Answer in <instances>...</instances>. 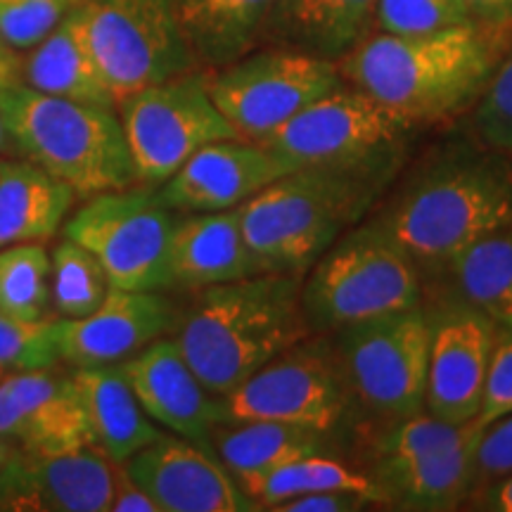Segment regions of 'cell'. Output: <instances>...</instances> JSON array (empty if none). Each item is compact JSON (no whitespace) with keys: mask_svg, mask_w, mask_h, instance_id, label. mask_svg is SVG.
Masks as SVG:
<instances>
[{"mask_svg":"<svg viewBox=\"0 0 512 512\" xmlns=\"http://www.w3.org/2000/svg\"><path fill=\"white\" fill-rule=\"evenodd\" d=\"M176 221L178 211L159 200L157 185L143 183L86 197L64 223V238L98 256L112 287L164 292Z\"/></svg>","mask_w":512,"mask_h":512,"instance_id":"8","label":"cell"},{"mask_svg":"<svg viewBox=\"0 0 512 512\" xmlns=\"http://www.w3.org/2000/svg\"><path fill=\"white\" fill-rule=\"evenodd\" d=\"M420 304L418 268L375 219L339 235L302 280V309L311 332H335Z\"/></svg>","mask_w":512,"mask_h":512,"instance_id":"6","label":"cell"},{"mask_svg":"<svg viewBox=\"0 0 512 512\" xmlns=\"http://www.w3.org/2000/svg\"><path fill=\"white\" fill-rule=\"evenodd\" d=\"M472 124L482 145L512 159V43L479 95Z\"/></svg>","mask_w":512,"mask_h":512,"instance_id":"36","label":"cell"},{"mask_svg":"<svg viewBox=\"0 0 512 512\" xmlns=\"http://www.w3.org/2000/svg\"><path fill=\"white\" fill-rule=\"evenodd\" d=\"M472 508L489 512H512V472L491 482H484L482 491H472Z\"/></svg>","mask_w":512,"mask_h":512,"instance_id":"42","label":"cell"},{"mask_svg":"<svg viewBox=\"0 0 512 512\" xmlns=\"http://www.w3.org/2000/svg\"><path fill=\"white\" fill-rule=\"evenodd\" d=\"M477 484L512 472V413L486 425L475 453Z\"/></svg>","mask_w":512,"mask_h":512,"instance_id":"39","label":"cell"},{"mask_svg":"<svg viewBox=\"0 0 512 512\" xmlns=\"http://www.w3.org/2000/svg\"><path fill=\"white\" fill-rule=\"evenodd\" d=\"M176 306L162 292L110 287L91 316L57 318L60 361L72 368L119 366L176 328Z\"/></svg>","mask_w":512,"mask_h":512,"instance_id":"18","label":"cell"},{"mask_svg":"<svg viewBox=\"0 0 512 512\" xmlns=\"http://www.w3.org/2000/svg\"><path fill=\"white\" fill-rule=\"evenodd\" d=\"M27 53V60L17 67V81L55 98L117 107V100L88 46L86 29H83L76 5H72L62 22Z\"/></svg>","mask_w":512,"mask_h":512,"instance_id":"24","label":"cell"},{"mask_svg":"<svg viewBox=\"0 0 512 512\" xmlns=\"http://www.w3.org/2000/svg\"><path fill=\"white\" fill-rule=\"evenodd\" d=\"M110 512H162L147 491L126 472L124 463H114Z\"/></svg>","mask_w":512,"mask_h":512,"instance_id":"41","label":"cell"},{"mask_svg":"<svg viewBox=\"0 0 512 512\" xmlns=\"http://www.w3.org/2000/svg\"><path fill=\"white\" fill-rule=\"evenodd\" d=\"M209 446L238 482L290 460L332 451L330 434L273 420L221 422L211 430Z\"/></svg>","mask_w":512,"mask_h":512,"instance_id":"28","label":"cell"},{"mask_svg":"<svg viewBox=\"0 0 512 512\" xmlns=\"http://www.w3.org/2000/svg\"><path fill=\"white\" fill-rule=\"evenodd\" d=\"M0 117L10 143L79 197L138 183L117 107L88 105L0 83Z\"/></svg>","mask_w":512,"mask_h":512,"instance_id":"5","label":"cell"},{"mask_svg":"<svg viewBox=\"0 0 512 512\" xmlns=\"http://www.w3.org/2000/svg\"><path fill=\"white\" fill-rule=\"evenodd\" d=\"M72 377L86 411L93 446L112 463H126L140 448L162 437L159 425L143 411L119 366L74 368Z\"/></svg>","mask_w":512,"mask_h":512,"instance_id":"25","label":"cell"},{"mask_svg":"<svg viewBox=\"0 0 512 512\" xmlns=\"http://www.w3.org/2000/svg\"><path fill=\"white\" fill-rule=\"evenodd\" d=\"M50 254L41 242L0 247V311L24 320L50 316Z\"/></svg>","mask_w":512,"mask_h":512,"instance_id":"32","label":"cell"},{"mask_svg":"<svg viewBox=\"0 0 512 512\" xmlns=\"http://www.w3.org/2000/svg\"><path fill=\"white\" fill-rule=\"evenodd\" d=\"M83 29L114 100L200 69L174 0H79Z\"/></svg>","mask_w":512,"mask_h":512,"instance_id":"10","label":"cell"},{"mask_svg":"<svg viewBox=\"0 0 512 512\" xmlns=\"http://www.w3.org/2000/svg\"><path fill=\"white\" fill-rule=\"evenodd\" d=\"M117 110L138 183L162 185L204 145L238 138L200 69L126 95Z\"/></svg>","mask_w":512,"mask_h":512,"instance_id":"11","label":"cell"},{"mask_svg":"<svg viewBox=\"0 0 512 512\" xmlns=\"http://www.w3.org/2000/svg\"><path fill=\"white\" fill-rule=\"evenodd\" d=\"M508 413H512V328H498L489 373H486L482 408L475 420L486 427Z\"/></svg>","mask_w":512,"mask_h":512,"instance_id":"38","label":"cell"},{"mask_svg":"<svg viewBox=\"0 0 512 512\" xmlns=\"http://www.w3.org/2000/svg\"><path fill=\"white\" fill-rule=\"evenodd\" d=\"M472 22L512 29V0H463Z\"/></svg>","mask_w":512,"mask_h":512,"instance_id":"43","label":"cell"},{"mask_svg":"<svg viewBox=\"0 0 512 512\" xmlns=\"http://www.w3.org/2000/svg\"><path fill=\"white\" fill-rule=\"evenodd\" d=\"M76 197L67 183L29 159H0V247L50 240Z\"/></svg>","mask_w":512,"mask_h":512,"instance_id":"26","label":"cell"},{"mask_svg":"<svg viewBox=\"0 0 512 512\" xmlns=\"http://www.w3.org/2000/svg\"><path fill=\"white\" fill-rule=\"evenodd\" d=\"M275 0H174L181 31L200 67L221 69L261 43Z\"/></svg>","mask_w":512,"mask_h":512,"instance_id":"27","label":"cell"},{"mask_svg":"<svg viewBox=\"0 0 512 512\" xmlns=\"http://www.w3.org/2000/svg\"><path fill=\"white\" fill-rule=\"evenodd\" d=\"M12 448H15V444H12V441L0 437V467H3L5 460H8V456L12 453Z\"/></svg>","mask_w":512,"mask_h":512,"instance_id":"45","label":"cell"},{"mask_svg":"<svg viewBox=\"0 0 512 512\" xmlns=\"http://www.w3.org/2000/svg\"><path fill=\"white\" fill-rule=\"evenodd\" d=\"M297 166L254 140H216L197 150L174 176L157 185L159 200L178 214L226 211L245 204Z\"/></svg>","mask_w":512,"mask_h":512,"instance_id":"17","label":"cell"},{"mask_svg":"<svg viewBox=\"0 0 512 512\" xmlns=\"http://www.w3.org/2000/svg\"><path fill=\"white\" fill-rule=\"evenodd\" d=\"M330 347L351 406L387 425L425 411L430 313L422 304L344 325Z\"/></svg>","mask_w":512,"mask_h":512,"instance_id":"7","label":"cell"},{"mask_svg":"<svg viewBox=\"0 0 512 512\" xmlns=\"http://www.w3.org/2000/svg\"><path fill=\"white\" fill-rule=\"evenodd\" d=\"M64 3H67V5H76V3H79V0H64Z\"/></svg>","mask_w":512,"mask_h":512,"instance_id":"47","label":"cell"},{"mask_svg":"<svg viewBox=\"0 0 512 512\" xmlns=\"http://www.w3.org/2000/svg\"><path fill=\"white\" fill-rule=\"evenodd\" d=\"M444 275L451 278L458 299L489 316L498 328H512V223L472 242Z\"/></svg>","mask_w":512,"mask_h":512,"instance_id":"29","label":"cell"},{"mask_svg":"<svg viewBox=\"0 0 512 512\" xmlns=\"http://www.w3.org/2000/svg\"><path fill=\"white\" fill-rule=\"evenodd\" d=\"M223 406L228 420H273L330 434L351 399L330 342L306 337L223 396Z\"/></svg>","mask_w":512,"mask_h":512,"instance_id":"13","label":"cell"},{"mask_svg":"<svg viewBox=\"0 0 512 512\" xmlns=\"http://www.w3.org/2000/svg\"><path fill=\"white\" fill-rule=\"evenodd\" d=\"M472 22L463 0H377L375 27L384 34L415 36Z\"/></svg>","mask_w":512,"mask_h":512,"instance_id":"35","label":"cell"},{"mask_svg":"<svg viewBox=\"0 0 512 512\" xmlns=\"http://www.w3.org/2000/svg\"><path fill=\"white\" fill-rule=\"evenodd\" d=\"M377 505L368 494L351 489H323L294 496L290 501L273 505V512H361Z\"/></svg>","mask_w":512,"mask_h":512,"instance_id":"40","label":"cell"},{"mask_svg":"<svg viewBox=\"0 0 512 512\" xmlns=\"http://www.w3.org/2000/svg\"><path fill=\"white\" fill-rule=\"evenodd\" d=\"M294 273H259L197 290L174 342L204 387L228 396L280 351L311 335Z\"/></svg>","mask_w":512,"mask_h":512,"instance_id":"3","label":"cell"},{"mask_svg":"<svg viewBox=\"0 0 512 512\" xmlns=\"http://www.w3.org/2000/svg\"><path fill=\"white\" fill-rule=\"evenodd\" d=\"M373 219L422 275H444L456 256L512 223V164L491 147L448 145L420 164Z\"/></svg>","mask_w":512,"mask_h":512,"instance_id":"2","label":"cell"},{"mask_svg":"<svg viewBox=\"0 0 512 512\" xmlns=\"http://www.w3.org/2000/svg\"><path fill=\"white\" fill-rule=\"evenodd\" d=\"M207 83L238 138L261 143L347 81L337 62L271 46L214 69Z\"/></svg>","mask_w":512,"mask_h":512,"instance_id":"12","label":"cell"},{"mask_svg":"<svg viewBox=\"0 0 512 512\" xmlns=\"http://www.w3.org/2000/svg\"><path fill=\"white\" fill-rule=\"evenodd\" d=\"M477 437L387 470L368 472L382 505L408 512L458 510L477 489Z\"/></svg>","mask_w":512,"mask_h":512,"instance_id":"23","label":"cell"},{"mask_svg":"<svg viewBox=\"0 0 512 512\" xmlns=\"http://www.w3.org/2000/svg\"><path fill=\"white\" fill-rule=\"evenodd\" d=\"M114 463L93 444L62 453L12 448L0 467V512H110Z\"/></svg>","mask_w":512,"mask_h":512,"instance_id":"15","label":"cell"},{"mask_svg":"<svg viewBox=\"0 0 512 512\" xmlns=\"http://www.w3.org/2000/svg\"><path fill=\"white\" fill-rule=\"evenodd\" d=\"M0 437L34 453L93 444L74 377L55 366L0 377Z\"/></svg>","mask_w":512,"mask_h":512,"instance_id":"20","label":"cell"},{"mask_svg":"<svg viewBox=\"0 0 512 512\" xmlns=\"http://www.w3.org/2000/svg\"><path fill=\"white\" fill-rule=\"evenodd\" d=\"M64 0H0V43L17 53L31 50L67 15Z\"/></svg>","mask_w":512,"mask_h":512,"instance_id":"37","label":"cell"},{"mask_svg":"<svg viewBox=\"0 0 512 512\" xmlns=\"http://www.w3.org/2000/svg\"><path fill=\"white\" fill-rule=\"evenodd\" d=\"M3 375H5V373H3V370H0V377H3Z\"/></svg>","mask_w":512,"mask_h":512,"instance_id":"48","label":"cell"},{"mask_svg":"<svg viewBox=\"0 0 512 512\" xmlns=\"http://www.w3.org/2000/svg\"><path fill=\"white\" fill-rule=\"evenodd\" d=\"M512 43L510 27L465 22L432 34H373L337 62L344 81L413 124L477 105Z\"/></svg>","mask_w":512,"mask_h":512,"instance_id":"1","label":"cell"},{"mask_svg":"<svg viewBox=\"0 0 512 512\" xmlns=\"http://www.w3.org/2000/svg\"><path fill=\"white\" fill-rule=\"evenodd\" d=\"M124 467L162 512L261 510L209 446L178 434L162 432V437L128 458Z\"/></svg>","mask_w":512,"mask_h":512,"instance_id":"16","label":"cell"},{"mask_svg":"<svg viewBox=\"0 0 512 512\" xmlns=\"http://www.w3.org/2000/svg\"><path fill=\"white\" fill-rule=\"evenodd\" d=\"M418 124L351 83L335 88L261 143L302 166L399 171L408 136Z\"/></svg>","mask_w":512,"mask_h":512,"instance_id":"9","label":"cell"},{"mask_svg":"<svg viewBox=\"0 0 512 512\" xmlns=\"http://www.w3.org/2000/svg\"><path fill=\"white\" fill-rule=\"evenodd\" d=\"M100 259L79 242L64 238L50 254V304L60 318L91 316L110 292Z\"/></svg>","mask_w":512,"mask_h":512,"instance_id":"31","label":"cell"},{"mask_svg":"<svg viewBox=\"0 0 512 512\" xmlns=\"http://www.w3.org/2000/svg\"><path fill=\"white\" fill-rule=\"evenodd\" d=\"M377 0H275L261 43L339 62L370 34Z\"/></svg>","mask_w":512,"mask_h":512,"instance_id":"22","label":"cell"},{"mask_svg":"<svg viewBox=\"0 0 512 512\" xmlns=\"http://www.w3.org/2000/svg\"><path fill=\"white\" fill-rule=\"evenodd\" d=\"M238 484L261 505V510H271L273 505L290 501L294 496L323 489L361 491V494L373 498L377 505H382L377 486L370 475L351 470L349 465L330 458V453L290 460V463L273 467V470L261 472V475L240 479Z\"/></svg>","mask_w":512,"mask_h":512,"instance_id":"30","label":"cell"},{"mask_svg":"<svg viewBox=\"0 0 512 512\" xmlns=\"http://www.w3.org/2000/svg\"><path fill=\"white\" fill-rule=\"evenodd\" d=\"M17 67L19 62L12 55V50H8L0 43V83H8V81H17Z\"/></svg>","mask_w":512,"mask_h":512,"instance_id":"44","label":"cell"},{"mask_svg":"<svg viewBox=\"0 0 512 512\" xmlns=\"http://www.w3.org/2000/svg\"><path fill=\"white\" fill-rule=\"evenodd\" d=\"M266 273L245 233L238 207L202 214H178L171 242V287L204 290Z\"/></svg>","mask_w":512,"mask_h":512,"instance_id":"21","label":"cell"},{"mask_svg":"<svg viewBox=\"0 0 512 512\" xmlns=\"http://www.w3.org/2000/svg\"><path fill=\"white\" fill-rule=\"evenodd\" d=\"M427 313L430 356L425 411L451 425H467L482 408L498 325L458 297Z\"/></svg>","mask_w":512,"mask_h":512,"instance_id":"14","label":"cell"},{"mask_svg":"<svg viewBox=\"0 0 512 512\" xmlns=\"http://www.w3.org/2000/svg\"><path fill=\"white\" fill-rule=\"evenodd\" d=\"M482 430L484 427L477 420L467 422V425H451V422L434 418L427 411L394 420L389 422V430L382 432L380 439L375 441L370 472L411 463L415 458L458 446L467 439L477 437Z\"/></svg>","mask_w":512,"mask_h":512,"instance_id":"33","label":"cell"},{"mask_svg":"<svg viewBox=\"0 0 512 512\" xmlns=\"http://www.w3.org/2000/svg\"><path fill=\"white\" fill-rule=\"evenodd\" d=\"M119 370L143 411L166 432L209 446L211 430L228 420L223 399L192 373L174 337L155 339L121 361Z\"/></svg>","mask_w":512,"mask_h":512,"instance_id":"19","label":"cell"},{"mask_svg":"<svg viewBox=\"0 0 512 512\" xmlns=\"http://www.w3.org/2000/svg\"><path fill=\"white\" fill-rule=\"evenodd\" d=\"M8 143H10V136H8V131H5L3 117H0V155H3V152L8 150Z\"/></svg>","mask_w":512,"mask_h":512,"instance_id":"46","label":"cell"},{"mask_svg":"<svg viewBox=\"0 0 512 512\" xmlns=\"http://www.w3.org/2000/svg\"><path fill=\"white\" fill-rule=\"evenodd\" d=\"M394 169H294L238 207L245 240L266 273L304 275L339 235L366 219Z\"/></svg>","mask_w":512,"mask_h":512,"instance_id":"4","label":"cell"},{"mask_svg":"<svg viewBox=\"0 0 512 512\" xmlns=\"http://www.w3.org/2000/svg\"><path fill=\"white\" fill-rule=\"evenodd\" d=\"M55 325L57 318L24 320L0 311V370L22 373L57 366L60 347Z\"/></svg>","mask_w":512,"mask_h":512,"instance_id":"34","label":"cell"}]
</instances>
